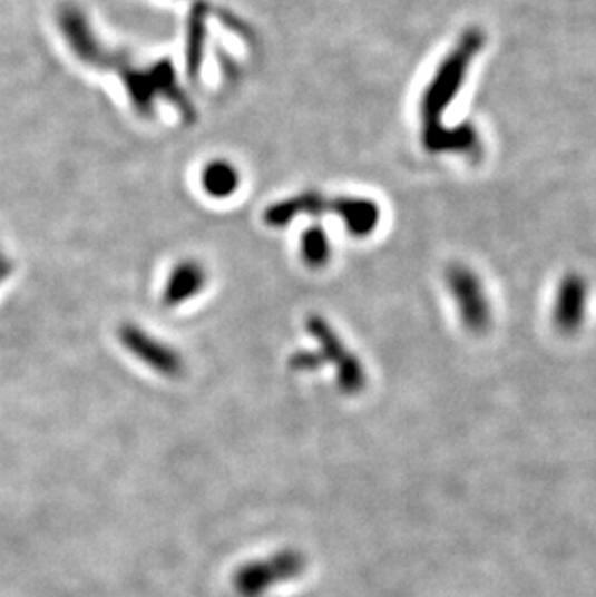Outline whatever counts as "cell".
<instances>
[{
  "label": "cell",
  "instance_id": "4fadbf2b",
  "mask_svg": "<svg viewBox=\"0 0 596 597\" xmlns=\"http://www.w3.org/2000/svg\"><path fill=\"white\" fill-rule=\"evenodd\" d=\"M322 365H324V358L320 356V352H309V350L296 352L289 360V368L299 373L317 372Z\"/></svg>",
  "mask_w": 596,
  "mask_h": 597
},
{
  "label": "cell",
  "instance_id": "8fae6325",
  "mask_svg": "<svg viewBox=\"0 0 596 597\" xmlns=\"http://www.w3.org/2000/svg\"><path fill=\"white\" fill-rule=\"evenodd\" d=\"M199 184L207 196L215 197V199H227L241 186V173L231 160H209L199 173Z\"/></svg>",
  "mask_w": 596,
  "mask_h": 597
},
{
  "label": "cell",
  "instance_id": "277c9868",
  "mask_svg": "<svg viewBox=\"0 0 596 597\" xmlns=\"http://www.w3.org/2000/svg\"><path fill=\"white\" fill-rule=\"evenodd\" d=\"M309 559L295 547L277 549L272 555L251 559L235 568L231 586L238 597H264L304 575Z\"/></svg>",
  "mask_w": 596,
  "mask_h": 597
},
{
  "label": "cell",
  "instance_id": "7c38bea8",
  "mask_svg": "<svg viewBox=\"0 0 596 597\" xmlns=\"http://www.w3.org/2000/svg\"><path fill=\"white\" fill-rule=\"evenodd\" d=\"M332 241L325 233L324 226H309L306 233L301 236L302 262L306 263L310 270H322L332 262Z\"/></svg>",
  "mask_w": 596,
  "mask_h": 597
},
{
  "label": "cell",
  "instance_id": "ba28073f",
  "mask_svg": "<svg viewBox=\"0 0 596 597\" xmlns=\"http://www.w3.org/2000/svg\"><path fill=\"white\" fill-rule=\"evenodd\" d=\"M587 312V283L577 273L561 278L554 300V327L561 335H575L582 329Z\"/></svg>",
  "mask_w": 596,
  "mask_h": 597
},
{
  "label": "cell",
  "instance_id": "5b68a950",
  "mask_svg": "<svg viewBox=\"0 0 596 597\" xmlns=\"http://www.w3.org/2000/svg\"><path fill=\"white\" fill-rule=\"evenodd\" d=\"M306 331L317 343V352L324 358V364L335 368V381L338 389L343 394L354 397L367 389L369 375L361 358L349 349L338 331L322 317V315H309Z\"/></svg>",
  "mask_w": 596,
  "mask_h": 597
},
{
  "label": "cell",
  "instance_id": "9c48e42d",
  "mask_svg": "<svg viewBox=\"0 0 596 597\" xmlns=\"http://www.w3.org/2000/svg\"><path fill=\"white\" fill-rule=\"evenodd\" d=\"M206 284L207 271L198 260H180L167 275L163 304L167 307L180 306L188 300L196 298L206 288Z\"/></svg>",
  "mask_w": 596,
  "mask_h": 597
},
{
  "label": "cell",
  "instance_id": "52a82bcc",
  "mask_svg": "<svg viewBox=\"0 0 596 597\" xmlns=\"http://www.w3.org/2000/svg\"><path fill=\"white\" fill-rule=\"evenodd\" d=\"M118 341L128 354H133L138 362L162 378L178 379L186 373L185 358L180 356V352L170 344L163 343L162 339L152 335L146 329L126 323L118 329Z\"/></svg>",
  "mask_w": 596,
  "mask_h": 597
},
{
  "label": "cell",
  "instance_id": "6da1fadb",
  "mask_svg": "<svg viewBox=\"0 0 596 597\" xmlns=\"http://www.w3.org/2000/svg\"><path fill=\"white\" fill-rule=\"evenodd\" d=\"M486 43L485 31L469 28L459 37L456 47L443 57L420 99V136L428 154L480 155L482 144L477 128L459 125L448 128L443 115L471 68L472 59L482 51Z\"/></svg>",
  "mask_w": 596,
  "mask_h": 597
},
{
  "label": "cell",
  "instance_id": "8992f818",
  "mask_svg": "<svg viewBox=\"0 0 596 597\" xmlns=\"http://www.w3.org/2000/svg\"><path fill=\"white\" fill-rule=\"evenodd\" d=\"M446 284L451 298L456 300L463 327L472 335H485L492 325V306L479 275L471 267L456 263L446 271Z\"/></svg>",
  "mask_w": 596,
  "mask_h": 597
},
{
  "label": "cell",
  "instance_id": "30bf717a",
  "mask_svg": "<svg viewBox=\"0 0 596 597\" xmlns=\"http://www.w3.org/2000/svg\"><path fill=\"white\" fill-rule=\"evenodd\" d=\"M207 16H209L207 2L196 0L192 7L190 16H188V30H186V68H188L192 80H198L199 68L204 62Z\"/></svg>",
  "mask_w": 596,
  "mask_h": 597
},
{
  "label": "cell",
  "instance_id": "3957f363",
  "mask_svg": "<svg viewBox=\"0 0 596 597\" xmlns=\"http://www.w3.org/2000/svg\"><path fill=\"white\" fill-rule=\"evenodd\" d=\"M332 213L343 221L346 233L354 238H367L374 233L380 219L382 209L374 199L359 196H324L320 192H302L299 196L281 199L277 204H272L264 212L265 225L285 226L299 215H322Z\"/></svg>",
  "mask_w": 596,
  "mask_h": 597
},
{
  "label": "cell",
  "instance_id": "7a4b0ae2",
  "mask_svg": "<svg viewBox=\"0 0 596 597\" xmlns=\"http://www.w3.org/2000/svg\"><path fill=\"white\" fill-rule=\"evenodd\" d=\"M84 62L96 68H117L120 80L125 81L126 94L130 95L134 109L138 110L141 117H152L155 102L163 99L173 102L186 120H194L192 101L178 86L177 74L169 60L155 62L148 68L134 66L118 57L117 52L109 51L101 41H97Z\"/></svg>",
  "mask_w": 596,
  "mask_h": 597
}]
</instances>
